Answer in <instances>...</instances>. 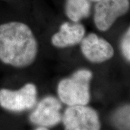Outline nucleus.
I'll return each mask as SVG.
<instances>
[{"label": "nucleus", "mask_w": 130, "mask_h": 130, "mask_svg": "<svg viewBox=\"0 0 130 130\" xmlns=\"http://www.w3.org/2000/svg\"><path fill=\"white\" fill-rule=\"evenodd\" d=\"M61 104L56 98L49 96L38 104L31 114L30 120L38 126L50 127L58 124L61 121Z\"/></svg>", "instance_id": "nucleus-6"}, {"label": "nucleus", "mask_w": 130, "mask_h": 130, "mask_svg": "<svg viewBox=\"0 0 130 130\" xmlns=\"http://www.w3.org/2000/svg\"><path fill=\"white\" fill-rule=\"evenodd\" d=\"M90 1H95V2H97V1H100V0H90Z\"/></svg>", "instance_id": "nucleus-12"}, {"label": "nucleus", "mask_w": 130, "mask_h": 130, "mask_svg": "<svg viewBox=\"0 0 130 130\" xmlns=\"http://www.w3.org/2000/svg\"><path fill=\"white\" fill-rule=\"evenodd\" d=\"M113 122L120 129H130V105H125L115 112Z\"/></svg>", "instance_id": "nucleus-10"}, {"label": "nucleus", "mask_w": 130, "mask_h": 130, "mask_svg": "<svg viewBox=\"0 0 130 130\" xmlns=\"http://www.w3.org/2000/svg\"><path fill=\"white\" fill-rule=\"evenodd\" d=\"M37 101L35 85L28 83L18 90L0 89V106L13 112H21L32 108Z\"/></svg>", "instance_id": "nucleus-3"}, {"label": "nucleus", "mask_w": 130, "mask_h": 130, "mask_svg": "<svg viewBox=\"0 0 130 130\" xmlns=\"http://www.w3.org/2000/svg\"><path fill=\"white\" fill-rule=\"evenodd\" d=\"M92 77L90 71L80 69L61 80L57 88L60 100L69 106L87 105L90 100L89 83Z\"/></svg>", "instance_id": "nucleus-2"}, {"label": "nucleus", "mask_w": 130, "mask_h": 130, "mask_svg": "<svg viewBox=\"0 0 130 130\" xmlns=\"http://www.w3.org/2000/svg\"><path fill=\"white\" fill-rule=\"evenodd\" d=\"M90 0H67L66 13L71 21L78 22L88 17L90 13Z\"/></svg>", "instance_id": "nucleus-9"}, {"label": "nucleus", "mask_w": 130, "mask_h": 130, "mask_svg": "<svg viewBox=\"0 0 130 130\" xmlns=\"http://www.w3.org/2000/svg\"><path fill=\"white\" fill-rule=\"evenodd\" d=\"M121 50L123 56L126 60L130 61V27L121 42Z\"/></svg>", "instance_id": "nucleus-11"}, {"label": "nucleus", "mask_w": 130, "mask_h": 130, "mask_svg": "<svg viewBox=\"0 0 130 130\" xmlns=\"http://www.w3.org/2000/svg\"><path fill=\"white\" fill-rule=\"evenodd\" d=\"M84 35L85 29L82 24L64 22L61 25L59 31L52 37V43L59 48L73 46L81 42Z\"/></svg>", "instance_id": "nucleus-8"}, {"label": "nucleus", "mask_w": 130, "mask_h": 130, "mask_svg": "<svg viewBox=\"0 0 130 130\" xmlns=\"http://www.w3.org/2000/svg\"><path fill=\"white\" fill-rule=\"evenodd\" d=\"M63 121L69 130H97L101 127L96 112L86 105L69 106L65 110Z\"/></svg>", "instance_id": "nucleus-4"}, {"label": "nucleus", "mask_w": 130, "mask_h": 130, "mask_svg": "<svg viewBox=\"0 0 130 130\" xmlns=\"http://www.w3.org/2000/svg\"><path fill=\"white\" fill-rule=\"evenodd\" d=\"M37 43L28 25L19 22L0 25V60L16 68L33 63Z\"/></svg>", "instance_id": "nucleus-1"}, {"label": "nucleus", "mask_w": 130, "mask_h": 130, "mask_svg": "<svg viewBox=\"0 0 130 130\" xmlns=\"http://www.w3.org/2000/svg\"><path fill=\"white\" fill-rule=\"evenodd\" d=\"M81 48L86 58L93 63L103 62L114 54V50L109 42L93 33L83 37Z\"/></svg>", "instance_id": "nucleus-7"}, {"label": "nucleus", "mask_w": 130, "mask_h": 130, "mask_svg": "<svg viewBox=\"0 0 130 130\" xmlns=\"http://www.w3.org/2000/svg\"><path fill=\"white\" fill-rule=\"evenodd\" d=\"M129 0H100L95 8L94 21L99 30H108L117 19L128 12Z\"/></svg>", "instance_id": "nucleus-5"}]
</instances>
